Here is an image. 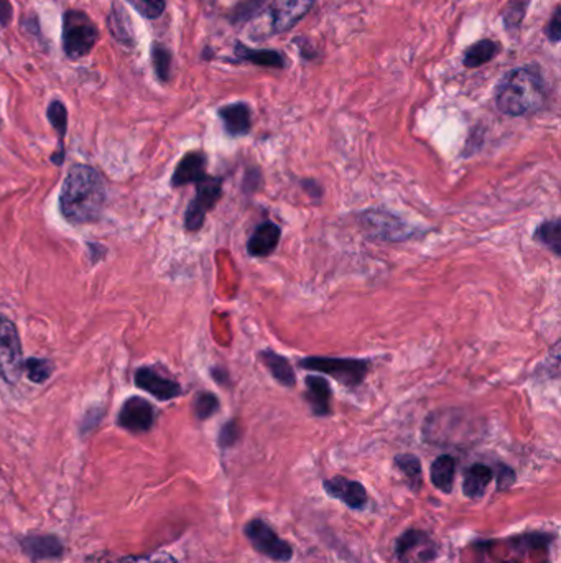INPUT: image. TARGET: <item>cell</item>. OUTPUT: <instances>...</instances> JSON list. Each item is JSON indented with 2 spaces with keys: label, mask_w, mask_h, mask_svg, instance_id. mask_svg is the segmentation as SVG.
Returning a JSON list of instances; mask_svg holds the SVG:
<instances>
[{
  "label": "cell",
  "mask_w": 561,
  "mask_h": 563,
  "mask_svg": "<svg viewBox=\"0 0 561 563\" xmlns=\"http://www.w3.org/2000/svg\"><path fill=\"white\" fill-rule=\"evenodd\" d=\"M106 183L101 173L87 165H73L63 181L60 211L71 224H87L101 218Z\"/></svg>",
  "instance_id": "obj_1"
},
{
  "label": "cell",
  "mask_w": 561,
  "mask_h": 563,
  "mask_svg": "<svg viewBox=\"0 0 561 563\" xmlns=\"http://www.w3.org/2000/svg\"><path fill=\"white\" fill-rule=\"evenodd\" d=\"M545 99L546 83L536 65L512 69L504 75L495 87V106L502 114L510 118L540 111Z\"/></svg>",
  "instance_id": "obj_2"
},
{
  "label": "cell",
  "mask_w": 561,
  "mask_h": 563,
  "mask_svg": "<svg viewBox=\"0 0 561 563\" xmlns=\"http://www.w3.org/2000/svg\"><path fill=\"white\" fill-rule=\"evenodd\" d=\"M101 38L99 26L85 10L69 9L63 14L61 45L69 60L85 58Z\"/></svg>",
  "instance_id": "obj_3"
},
{
  "label": "cell",
  "mask_w": 561,
  "mask_h": 563,
  "mask_svg": "<svg viewBox=\"0 0 561 563\" xmlns=\"http://www.w3.org/2000/svg\"><path fill=\"white\" fill-rule=\"evenodd\" d=\"M24 374V356L15 324L0 313V377L10 385Z\"/></svg>",
  "instance_id": "obj_4"
},
{
  "label": "cell",
  "mask_w": 561,
  "mask_h": 563,
  "mask_svg": "<svg viewBox=\"0 0 561 563\" xmlns=\"http://www.w3.org/2000/svg\"><path fill=\"white\" fill-rule=\"evenodd\" d=\"M300 366L308 371H316L332 375L346 387H357L364 381L367 374V361L364 359L344 358H305L300 361Z\"/></svg>",
  "instance_id": "obj_5"
},
{
  "label": "cell",
  "mask_w": 561,
  "mask_h": 563,
  "mask_svg": "<svg viewBox=\"0 0 561 563\" xmlns=\"http://www.w3.org/2000/svg\"><path fill=\"white\" fill-rule=\"evenodd\" d=\"M244 534L249 538L250 546L254 547L255 552L264 555L273 562L287 563L293 557V548L289 542L281 540L277 532L262 519H254L247 522Z\"/></svg>",
  "instance_id": "obj_6"
},
{
  "label": "cell",
  "mask_w": 561,
  "mask_h": 563,
  "mask_svg": "<svg viewBox=\"0 0 561 563\" xmlns=\"http://www.w3.org/2000/svg\"><path fill=\"white\" fill-rule=\"evenodd\" d=\"M196 197L185 214V226L188 230H199L204 224V218L208 211L213 210L214 205L222 195V179L216 177H204L196 183Z\"/></svg>",
  "instance_id": "obj_7"
},
{
  "label": "cell",
  "mask_w": 561,
  "mask_h": 563,
  "mask_svg": "<svg viewBox=\"0 0 561 563\" xmlns=\"http://www.w3.org/2000/svg\"><path fill=\"white\" fill-rule=\"evenodd\" d=\"M361 221L364 230L375 238L382 241H407L415 236L413 228H408L405 222L399 220L397 216L385 213L381 210H371L361 216Z\"/></svg>",
  "instance_id": "obj_8"
},
{
  "label": "cell",
  "mask_w": 561,
  "mask_h": 563,
  "mask_svg": "<svg viewBox=\"0 0 561 563\" xmlns=\"http://www.w3.org/2000/svg\"><path fill=\"white\" fill-rule=\"evenodd\" d=\"M395 554L400 562L428 563L436 557V544L426 532L410 529L400 536L395 544Z\"/></svg>",
  "instance_id": "obj_9"
},
{
  "label": "cell",
  "mask_w": 561,
  "mask_h": 563,
  "mask_svg": "<svg viewBox=\"0 0 561 563\" xmlns=\"http://www.w3.org/2000/svg\"><path fill=\"white\" fill-rule=\"evenodd\" d=\"M117 424L132 434H144L155 424V409L142 397H128L120 407Z\"/></svg>",
  "instance_id": "obj_10"
},
{
  "label": "cell",
  "mask_w": 561,
  "mask_h": 563,
  "mask_svg": "<svg viewBox=\"0 0 561 563\" xmlns=\"http://www.w3.org/2000/svg\"><path fill=\"white\" fill-rule=\"evenodd\" d=\"M315 0H272L270 18L273 34H285L308 15Z\"/></svg>",
  "instance_id": "obj_11"
},
{
  "label": "cell",
  "mask_w": 561,
  "mask_h": 563,
  "mask_svg": "<svg viewBox=\"0 0 561 563\" xmlns=\"http://www.w3.org/2000/svg\"><path fill=\"white\" fill-rule=\"evenodd\" d=\"M134 381H136L137 387L147 391L158 401H171L181 395V385L170 377L160 374L153 367H140L136 373Z\"/></svg>",
  "instance_id": "obj_12"
},
{
  "label": "cell",
  "mask_w": 561,
  "mask_h": 563,
  "mask_svg": "<svg viewBox=\"0 0 561 563\" xmlns=\"http://www.w3.org/2000/svg\"><path fill=\"white\" fill-rule=\"evenodd\" d=\"M324 491L328 496L334 499H340L341 503L346 504L354 511H362L367 504V491L364 485L359 481L344 478V476H334L326 479L323 483Z\"/></svg>",
  "instance_id": "obj_13"
},
{
  "label": "cell",
  "mask_w": 561,
  "mask_h": 563,
  "mask_svg": "<svg viewBox=\"0 0 561 563\" xmlns=\"http://www.w3.org/2000/svg\"><path fill=\"white\" fill-rule=\"evenodd\" d=\"M206 177V155L203 152H189L179 160L171 177L175 188L198 183Z\"/></svg>",
  "instance_id": "obj_14"
},
{
  "label": "cell",
  "mask_w": 561,
  "mask_h": 563,
  "mask_svg": "<svg viewBox=\"0 0 561 563\" xmlns=\"http://www.w3.org/2000/svg\"><path fill=\"white\" fill-rule=\"evenodd\" d=\"M219 118L226 132L232 137L246 136L252 128V114L246 103L228 104L219 107Z\"/></svg>",
  "instance_id": "obj_15"
},
{
  "label": "cell",
  "mask_w": 561,
  "mask_h": 563,
  "mask_svg": "<svg viewBox=\"0 0 561 563\" xmlns=\"http://www.w3.org/2000/svg\"><path fill=\"white\" fill-rule=\"evenodd\" d=\"M280 236V228L275 222H262L250 236L249 244H247V252L252 257L270 256L279 246Z\"/></svg>",
  "instance_id": "obj_16"
},
{
  "label": "cell",
  "mask_w": 561,
  "mask_h": 563,
  "mask_svg": "<svg viewBox=\"0 0 561 563\" xmlns=\"http://www.w3.org/2000/svg\"><path fill=\"white\" fill-rule=\"evenodd\" d=\"M22 550L34 560L56 558L65 552V546L55 536H26L20 540Z\"/></svg>",
  "instance_id": "obj_17"
},
{
  "label": "cell",
  "mask_w": 561,
  "mask_h": 563,
  "mask_svg": "<svg viewBox=\"0 0 561 563\" xmlns=\"http://www.w3.org/2000/svg\"><path fill=\"white\" fill-rule=\"evenodd\" d=\"M306 384V401L310 404V407L313 410L315 415L324 417L330 415L332 412V389L328 381L321 375H308L305 379Z\"/></svg>",
  "instance_id": "obj_18"
},
{
  "label": "cell",
  "mask_w": 561,
  "mask_h": 563,
  "mask_svg": "<svg viewBox=\"0 0 561 563\" xmlns=\"http://www.w3.org/2000/svg\"><path fill=\"white\" fill-rule=\"evenodd\" d=\"M107 26L112 36L128 48H134L137 45L136 30L132 26V18L120 4L114 2L111 12L107 15Z\"/></svg>",
  "instance_id": "obj_19"
},
{
  "label": "cell",
  "mask_w": 561,
  "mask_h": 563,
  "mask_svg": "<svg viewBox=\"0 0 561 563\" xmlns=\"http://www.w3.org/2000/svg\"><path fill=\"white\" fill-rule=\"evenodd\" d=\"M46 116H48V120H50L53 128L56 130V136H58V150L51 155V162L60 167V165L65 163V159H66V148H65V137H66V132H68V111H66V106L61 103L60 99H53L50 106H48Z\"/></svg>",
  "instance_id": "obj_20"
},
{
  "label": "cell",
  "mask_w": 561,
  "mask_h": 563,
  "mask_svg": "<svg viewBox=\"0 0 561 563\" xmlns=\"http://www.w3.org/2000/svg\"><path fill=\"white\" fill-rule=\"evenodd\" d=\"M234 55H236L234 63L249 61L255 67H262V68H285V56L277 50H254L244 43L236 42Z\"/></svg>",
  "instance_id": "obj_21"
},
{
  "label": "cell",
  "mask_w": 561,
  "mask_h": 563,
  "mask_svg": "<svg viewBox=\"0 0 561 563\" xmlns=\"http://www.w3.org/2000/svg\"><path fill=\"white\" fill-rule=\"evenodd\" d=\"M494 478L493 468L487 465L476 463L468 468L463 481V493L469 499H481L485 495V489L491 485Z\"/></svg>",
  "instance_id": "obj_22"
},
{
  "label": "cell",
  "mask_w": 561,
  "mask_h": 563,
  "mask_svg": "<svg viewBox=\"0 0 561 563\" xmlns=\"http://www.w3.org/2000/svg\"><path fill=\"white\" fill-rule=\"evenodd\" d=\"M259 358L264 363V366L270 371V374L285 387H295L297 377L293 373V367L289 363V359L283 358L280 354L270 350L260 351Z\"/></svg>",
  "instance_id": "obj_23"
},
{
  "label": "cell",
  "mask_w": 561,
  "mask_h": 563,
  "mask_svg": "<svg viewBox=\"0 0 561 563\" xmlns=\"http://www.w3.org/2000/svg\"><path fill=\"white\" fill-rule=\"evenodd\" d=\"M454 473L456 461L450 455H442L432 465V483L434 486L444 495H450L454 486Z\"/></svg>",
  "instance_id": "obj_24"
},
{
  "label": "cell",
  "mask_w": 561,
  "mask_h": 563,
  "mask_svg": "<svg viewBox=\"0 0 561 563\" xmlns=\"http://www.w3.org/2000/svg\"><path fill=\"white\" fill-rule=\"evenodd\" d=\"M499 52H501V45L485 38V40L476 42L466 48V52L463 55V65L466 68H479L485 63L494 60L499 55Z\"/></svg>",
  "instance_id": "obj_25"
},
{
  "label": "cell",
  "mask_w": 561,
  "mask_h": 563,
  "mask_svg": "<svg viewBox=\"0 0 561 563\" xmlns=\"http://www.w3.org/2000/svg\"><path fill=\"white\" fill-rule=\"evenodd\" d=\"M150 56H152L153 71L157 77L167 83L171 77V63H173V55L170 50L162 45V43L155 42L152 45V50H150Z\"/></svg>",
  "instance_id": "obj_26"
},
{
  "label": "cell",
  "mask_w": 561,
  "mask_h": 563,
  "mask_svg": "<svg viewBox=\"0 0 561 563\" xmlns=\"http://www.w3.org/2000/svg\"><path fill=\"white\" fill-rule=\"evenodd\" d=\"M538 242H542L544 246L550 249L553 254L560 256L561 254V222L560 220H553L546 221L536 230L534 234Z\"/></svg>",
  "instance_id": "obj_27"
},
{
  "label": "cell",
  "mask_w": 561,
  "mask_h": 563,
  "mask_svg": "<svg viewBox=\"0 0 561 563\" xmlns=\"http://www.w3.org/2000/svg\"><path fill=\"white\" fill-rule=\"evenodd\" d=\"M24 371L34 384H45L53 374L55 364L50 359L30 358L24 361Z\"/></svg>",
  "instance_id": "obj_28"
},
{
  "label": "cell",
  "mask_w": 561,
  "mask_h": 563,
  "mask_svg": "<svg viewBox=\"0 0 561 563\" xmlns=\"http://www.w3.org/2000/svg\"><path fill=\"white\" fill-rule=\"evenodd\" d=\"M267 0H242L230 10V22L232 26H242L260 14Z\"/></svg>",
  "instance_id": "obj_29"
},
{
  "label": "cell",
  "mask_w": 561,
  "mask_h": 563,
  "mask_svg": "<svg viewBox=\"0 0 561 563\" xmlns=\"http://www.w3.org/2000/svg\"><path fill=\"white\" fill-rule=\"evenodd\" d=\"M395 466L405 475V478L413 489L422 486V463L415 455L405 453V455L395 456Z\"/></svg>",
  "instance_id": "obj_30"
},
{
  "label": "cell",
  "mask_w": 561,
  "mask_h": 563,
  "mask_svg": "<svg viewBox=\"0 0 561 563\" xmlns=\"http://www.w3.org/2000/svg\"><path fill=\"white\" fill-rule=\"evenodd\" d=\"M528 4L530 0H512L510 2L502 14L505 30H517L522 26L525 14H527Z\"/></svg>",
  "instance_id": "obj_31"
},
{
  "label": "cell",
  "mask_w": 561,
  "mask_h": 563,
  "mask_svg": "<svg viewBox=\"0 0 561 563\" xmlns=\"http://www.w3.org/2000/svg\"><path fill=\"white\" fill-rule=\"evenodd\" d=\"M128 5L148 20L162 17L163 12L167 9V0H126Z\"/></svg>",
  "instance_id": "obj_32"
},
{
  "label": "cell",
  "mask_w": 561,
  "mask_h": 563,
  "mask_svg": "<svg viewBox=\"0 0 561 563\" xmlns=\"http://www.w3.org/2000/svg\"><path fill=\"white\" fill-rule=\"evenodd\" d=\"M219 409L218 397L211 393H201L196 395L195 414L199 420L213 417L214 414Z\"/></svg>",
  "instance_id": "obj_33"
},
{
  "label": "cell",
  "mask_w": 561,
  "mask_h": 563,
  "mask_svg": "<svg viewBox=\"0 0 561 563\" xmlns=\"http://www.w3.org/2000/svg\"><path fill=\"white\" fill-rule=\"evenodd\" d=\"M119 563H177V560L167 552H157L150 555H128Z\"/></svg>",
  "instance_id": "obj_34"
},
{
  "label": "cell",
  "mask_w": 561,
  "mask_h": 563,
  "mask_svg": "<svg viewBox=\"0 0 561 563\" xmlns=\"http://www.w3.org/2000/svg\"><path fill=\"white\" fill-rule=\"evenodd\" d=\"M240 436V428L238 424L232 420L228 422L224 427L221 428V434H219V446L221 448H230L232 445H236V442Z\"/></svg>",
  "instance_id": "obj_35"
},
{
  "label": "cell",
  "mask_w": 561,
  "mask_h": 563,
  "mask_svg": "<svg viewBox=\"0 0 561 563\" xmlns=\"http://www.w3.org/2000/svg\"><path fill=\"white\" fill-rule=\"evenodd\" d=\"M545 35L548 36V40L553 43L560 42L561 38V10L556 7L553 12L552 18L548 20V24L545 26Z\"/></svg>",
  "instance_id": "obj_36"
},
{
  "label": "cell",
  "mask_w": 561,
  "mask_h": 563,
  "mask_svg": "<svg viewBox=\"0 0 561 563\" xmlns=\"http://www.w3.org/2000/svg\"><path fill=\"white\" fill-rule=\"evenodd\" d=\"M14 17V7L9 0H0V26H7Z\"/></svg>",
  "instance_id": "obj_37"
},
{
  "label": "cell",
  "mask_w": 561,
  "mask_h": 563,
  "mask_svg": "<svg viewBox=\"0 0 561 563\" xmlns=\"http://www.w3.org/2000/svg\"><path fill=\"white\" fill-rule=\"evenodd\" d=\"M514 481H515V475H514V471L512 469L507 468V466H501V471L497 473V485L499 487H510L514 485Z\"/></svg>",
  "instance_id": "obj_38"
}]
</instances>
